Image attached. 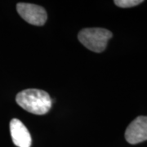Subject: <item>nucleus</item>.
<instances>
[{"mask_svg":"<svg viewBox=\"0 0 147 147\" xmlns=\"http://www.w3.org/2000/svg\"><path fill=\"white\" fill-rule=\"evenodd\" d=\"M16 101L21 108L37 115L47 114L53 105V100L47 92L35 88L21 91L16 95Z\"/></svg>","mask_w":147,"mask_h":147,"instance_id":"f257e3e1","label":"nucleus"},{"mask_svg":"<svg viewBox=\"0 0 147 147\" xmlns=\"http://www.w3.org/2000/svg\"><path fill=\"white\" fill-rule=\"evenodd\" d=\"M112 36V33L104 28H86L79 32L78 38L90 51L99 53L106 48Z\"/></svg>","mask_w":147,"mask_h":147,"instance_id":"f03ea898","label":"nucleus"},{"mask_svg":"<svg viewBox=\"0 0 147 147\" xmlns=\"http://www.w3.org/2000/svg\"><path fill=\"white\" fill-rule=\"evenodd\" d=\"M16 10L21 18L34 26H43L47 19V12L41 6L20 3L16 5Z\"/></svg>","mask_w":147,"mask_h":147,"instance_id":"7ed1b4c3","label":"nucleus"},{"mask_svg":"<svg viewBox=\"0 0 147 147\" xmlns=\"http://www.w3.org/2000/svg\"><path fill=\"white\" fill-rule=\"evenodd\" d=\"M125 139L131 145L147 141V116H138L131 122L127 127Z\"/></svg>","mask_w":147,"mask_h":147,"instance_id":"20e7f679","label":"nucleus"},{"mask_svg":"<svg viewBox=\"0 0 147 147\" xmlns=\"http://www.w3.org/2000/svg\"><path fill=\"white\" fill-rule=\"evenodd\" d=\"M10 132L14 145L18 147H30L31 136L27 127L21 120L13 119L10 122Z\"/></svg>","mask_w":147,"mask_h":147,"instance_id":"39448f33","label":"nucleus"},{"mask_svg":"<svg viewBox=\"0 0 147 147\" xmlns=\"http://www.w3.org/2000/svg\"><path fill=\"white\" fill-rule=\"evenodd\" d=\"M114 3L116 6L119 7L127 8V7H132L139 5L143 3V1L142 0H115Z\"/></svg>","mask_w":147,"mask_h":147,"instance_id":"423d86ee","label":"nucleus"}]
</instances>
